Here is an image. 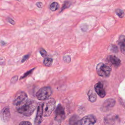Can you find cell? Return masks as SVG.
<instances>
[{"label": "cell", "instance_id": "6da1fadb", "mask_svg": "<svg viewBox=\"0 0 125 125\" xmlns=\"http://www.w3.org/2000/svg\"><path fill=\"white\" fill-rule=\"evenodd\" d=\"M37 105V103L36 101L27 99L16 106V109L19 113L26 116H29L33 114Z\"/></svg>", "mask_w": 125, "mask_h": 125}, {"label": "cell", "instance_id": "7a4b0ae2", "mask_svg": "<svg viewBox=\"0 0 125 125\" xmlns=\"http://www.w3.org/2000/svg\"><path fill=\"white\" fill-rule=\"evenodd\" d=\"M56 101L54 98H50L43 103V116L47 117L51 115L55 107Z\"/></svg>", "mask_w": 125, "mask_h": 125}, {"label": "cell", "instance_id": "3957f363", "mask_svg": "<svg viewBox=\"0 0 125 125\" xmlns=\"http://www.w3.org/2000/svg\"><path fill=\"white\" fill-rule=\"evenodd\" d=\"M96 71L98 74L102 77H108L111 73V68L107 64L100 62L96 66Z\"/></svg>", "mask_w": 125, "mask_h": 125}, {"label": "cell", "instance_id": "277c9868", "mask_svg": "<svg viewBox=\"0 0 125 125\" xmlns=\"http://www.w3.org/2000/svg\"><path fill=\"white\" fill-rule=\"evenodd\" d=\"M52 91L49 86H45L41 88L36 93V96L38 99L43 101L46 100L51 96Z\"/></svg>", "mask_w": 125, "mask_h": 125}, {"label": "cell", "instance_id": "5b68a950", "mask_svg": "<svg viewBox=\"0 0 125 125\" xmlns=\"http://www.w3.org/2000/svg\"><path fill=\"white\" fill-rule=\"evenodd\" d=\"M96 122V118L92 114L88 115L80 120L79 125H94Z\"/></svg>", "mask_w": 125, "mask_h": 125}, {"label": "cell", "instance_id": "8992f818", "mask_svg": "<svg viewBox=\"0 0 125 125\" xmlns=\"http://www.w3.org/2000/svg\"><path fill=\"white\" fill-rule=\"evenodd\" d=\"M27 99V95L26 93L23 91H21L16 95L13 101V104L16 106H17Z\"/></svg>", "mask_w": 125, "mask_h": 125}, {"label": "cell", "instance_id": "52a82bcc", "mask_svg": "<svg viewBox=\"0 0 125 125\" xmlns=\"http://www.w3.org/2000/svg\"><path fill=\"white\" fill-rule=\"evenodd\" d=\"M43 103H40L38 105L37 114L35 119V124L36 125H40L42 121V117L43 116Z\"/></svg>", "mask_w": 125, "mask_h": 125}, {"label": "cell", "instance_id": "ba28073f", "mask_svg": "<svg viewBox=\"0 0 125 125\" xmlns=\"http://www.w3.org/2000/svg\"><path fill=\"white\" fill-rule=\"evenodd\" d=\"M115 104V100L114 99H108L106 100L103 103L101 107V110L104 112L108 111L114 106Z\"/></svg>", "mask_w": 125, "mask_h": 125}, {"label": "cell", "instance_id": "9c48e42d", "mask_svg": "<svg viewBox=\"0 0 125 125\" xmlns=\"http://www.w3.org/2000/svg\"><path fill=\"white\" fill-rule=\"evenodd\" d=\"M54 118L62 121L65 118L64 109L62 105L61 104H58L55 110V116Z\"/></svg>", "mask_w": 125, "mask_h": 125}, {"label": "cell", "instance_id": "30bf717a", "mask_svg": "<svg viewBox=\"0 0 125 125\" xmlns=\"http://www.w3.org/2000/svg\"><path fill=\"white\" fill-rule=\"evenodd\" d=\"M119 122V117L116 115H109L104 119L105 125H115Z\"/></svg>", "mask_w": 125, "mask_h": 125}, {"label": "cell", "instance_id": "8fae6325", "mask_svg": "<svg viewBox=\"0 0 125 125\" xmlns=\"http://www.w3.org/2000/svg\"><path fill=\"white\" fill-rule=\"evenodd\" d=\"M94 89L96 93L101 98H104L105 96V92L104 85L101 82H98L94 85Z\"/></svg>", "mask_w": 125, "mask_h": 125}, {"label": "cell", "instance_id": "7c38bea8", "mask_svg": "<svg viewBox=\"0 0 125 125\" xmlns=\"http://www.w3.org/2000/svg\"><path fill=\"white\" fill-rule=\"evenodd\" d=\"M10 118V112L9 106L4 107L2 111V119L3 121L6 122L9 120Z\"/></svg>", "mask_w": 125, "mask_h": 125}, {"label": "cell", "instance_id": "4fadbf2b", "mask_svg": "<svg viewBox=\"0 0 125 125\" xmlns=\"http://www.w3.org/2000/svg\"><path fill=\"white\" fill-rule=\"evenodd\" d=\"M109 61L115 66L118 67L120 65V60L114 55H110L108 57Z\"/></svg>", "mask_w": 125, "mask_h": 125}, {"label": "cell", "instance_id": "5bb4252c", "mask_svg": "<svg viewBox=\"0 0 125 125\" xmlns=\"http://www.w3.org/2000/svg\"><path fill=\"white\" fill-rule=\"evenodd\" d=\"M118 44L123 53H125V36L121 35L119 38Z\"/></svg>", "mask_w": 125, "mask_h": 125}, {"label": "cell", "instance_id": "9a60e30c", "mask_svg": "<svg viewBox=\"0 0 125 125\" xmlns=\"http://www.w3.org/2000/svg\"><path fill=\"white\" fill-rule=\"evenodd\" d=\"M89 101L92 103H94L97 99V96L95 93L92 90H90L87 94Z\"/></svg>", "mask_w": 125, "mask_h": 125}, {"label": "cell", "instance_id": "2e32d148", "mask_svg": "<svg viewBox=\"0 0 125 125\" xmlns=\"http://www.w3.org/2000/svg\"><path fill=\"white\" fill-rule=\"evenodd\" d=\"M80 120L77 115L72 116L69 119L70 125H79Z\"/></svg>", "mask_w": 125, "mask_h": 125}, {"label": "cell", "instance_id": "e0dca14e", "mask_svg": "<svg viewBox=\"0 0 125 125\" xmlns=\"http://www.w3.org/2000/svg\"><path fill=\"white\" fill-rule=\"evenodd\" d=\"M53 62V60L52 58H45L43 61V64L46 66H50Z\"/></svg>", "mask_w": 125, "mask_h": 125}, {"label": "cell", "instance_id": "ac0fdd59", "mask_svg": "<svg viewBox=\"0 0 125 125\" xmlns=\"http://www.w3.org/2000/svg\"><path fill=\"white\" fill-rule=\"evenodd\" d=\"M59 7V3L57 2H52L50 6V9L51 11H54L57 10Z\"/></svg>", "mask_w": 125, "mask_h": 125}, {"label": "cell", "instance_id": "d6986e66", "mask_svg": "<svg viewBox=\"0 0 125 125\" xmlns=\"http://www.w3.org/2000/svg\"><path fill=\"white\" fill-rule=\"evenodd\" d=\"M61 122L62 121L54 118L49 125H61Z\"/></svg>", "mask_w": 125, "mask_h": 125}, {"label": "cell", "instance_id": "ffe728a7", "mask_svg": "<svg viewBox=\"0 0 125 125\" xmlns=\"http://www.w3.org/2000/svg\"><path fill=\"white\" fill-rule=\"evenodd\" d=\"M70 4H71V3H70V2L69 1H65V2H64V3H63V4L62 7V8H61V11H62V10H63L65 9V8H68V7L70 6Z\"/></svg>", "mask_w": 125, "mask_h": 125}, {"label": "cell", "instance_id": "44dd1931", "mask_svg": "<svg viewBox=\"0 0 125 125\" xmlns=\"http://www.w3.org/2000/svg\"><path fill=\"white\" fill-rule=\"evenodd\" d=\"M115 12L116 13V14L120 17V18H123L124 16V12L121 10V9H116L115 11Z\"/></svg>", "mask_w": 125, "mask_h": 125}, {"label": "cell", "instance_id": "7402d4cb", "mask_svg": "<svg viewBox=\"0 0 125 125\" xmlns=\"http://www.w3.org/2000/svg\"><path fill=\"white\" fill-rule=\"evenodd\" d=\"M35 68H33L32 69L28 71L27 72H26L25 73H24V74H23V76L21 78V79H23V78H24L25 77H27V76H28L29 75H30V74H31V73H32V71L35 69Z\"/></svg>", "mask_w": 125, "mask_h": 125}, {"label": "cell", "instance_id": "603a6c76", "mask_svg": "<svg viewBox=\"0 0 125 125\" xmlns=\"http://www.w3.org/2000/svg\"><path fill=\"white\" fill-rule=\"evenodd\" d=\"M40 54H41L42 56L43 57H45L47 55V52L43 48H41L40 50Z\"/></svg>", "mask_w": 125, "mask_h": 125}, {"label": "cell", "instance_id": "cb8c5ba5", "mask_svg": "<svg viewBox=\"0 0 125 125\" xmlns=\"http://www.w3.org/2000/svg\"><path fill=\"white\" fill-rule=\"evenodd\" d=\"M63 60L65 62L69 63L71 61V57L69 55H66L64 56L63 57Z\"/></svg>", "mask_w": 125, "mask_h": 125}, {"label": "cell", "instance_id": "d4e9b609", "mask_svg": "<svg viewBox=\"0 0 125 125\" xmlns=\"http://www.w3.org/2000/svg\"><path fill=\"white\" fill-rule=\"evenodd\" d=\"M111 50L113 52L116 53L118 51V48L117 46H116L115 45H112L111 47Z\"/></svg>", "mask_w": 125, "mask_h": 125}, {"label": "cell", "instance_id": "484cf974", "mask_svg": "<svg viewBox=\"0 0 125 125\" xmlns=\"http://www.w3.org/2000/svg\"><path fill=\"white\" fill-rule=\"evenodd\" d=\"M81 28V29H82V31H87V30L88 29V25H87V24H83L82 25Z\"/></svg>", "mask_w": 125, "mask_h": 125}, {"label": "cell", "instance_id": "4316f807", "mask_svg": "<svg viewBox=\"0 0 125 125\" xmlns=\"http://www.w3.org/2000/svg\"><path fill=\"white\" fill-rule=\"evenodd\" d=\"M19 125H32L31 123L28 121H22L19 124Z\"/></svg>", "mask_w": 125, "mask_h": 125}, {"label": "cell", "instance_id": "83f0119b", "mask_svg": "<svg viewBox=\"0 0 125 125\" xmlns=\"http://www.w3.org/2000/svg\"><path fill=\"white\" fill-rule=\"evenodd\" d=\"M18 77L17 76H15L14 77H13L11 79V83H15L17 80H18Z\"/></svg>", "mask_w": 125, "mask_h": 125}, {"label": "cell", "instance_id": "f1b7e54d", "mask_svg": "<svg viewBox=\"0 0 125 125\" xmlns=\"http://www.w3.org/2000/svg\"><path fill=\"white\" fill-rule=\"evenodd\" d=\"M7 20L10 23H11L12 25H14L15 24V22L14 21L10 18H7Z\"/></svg>", "mask_w": 125, "mask_h": 125}, {"label": "cell", "instance_id": "f546056e", "mask_svg": "<svg viewBox=\"0 0 125 125\" xmlns=\"http://www.w3.org/2000/svg\"><path fill=\"white\" fill-rule=\"evenodd\" d=\"M29 57V54H27V55H26L25 56H24L21 60V62H24L26 60H27L28 59Z\"/></svg>", "mask_w": 125, "mask_h": 125}, {"label": "cell", "instance_id": "4dcf8cb0", "mask_svg": "<svg viewBox=\"0 0 125 125\" xmlns=\"http://www.w3.org/2000/svg\"><path fill=\"white\" fill-rule=\"evenodd\" d=\"M36 5L38 7L42 8V3L41 2H38L36 3Z\"/></svg>", "mask_w": 125, "mask_h": 125}, {"label": "cell", "instance_id": "1f68e13d", "mask_svg": "<svg viewBox=\"0 0 125 125\" xmlns=\"http://www.w3.org/2000/svg\"><path fill=\"white\" fill-rule=\"evenodd\" d=\"M1 44H2V45H3L6 44V43H5L4 41H2L1 42Z\"/></svg>", "mask_w": 125, "mask_h": 125}, {"label": "cell", "instance_id": "d6a6232c", "mask_svg": "<svg viewBox=\"0 0 125 125\" xmlns=\"http://www.w3.org/2000/svg\"><path fill=\"white\" fill-rule=\"evenodd\" d=\"M17 0V1H21V0Z\"/></svg>", "mask_w": 125, "mask_h": 125}]
</instances>
